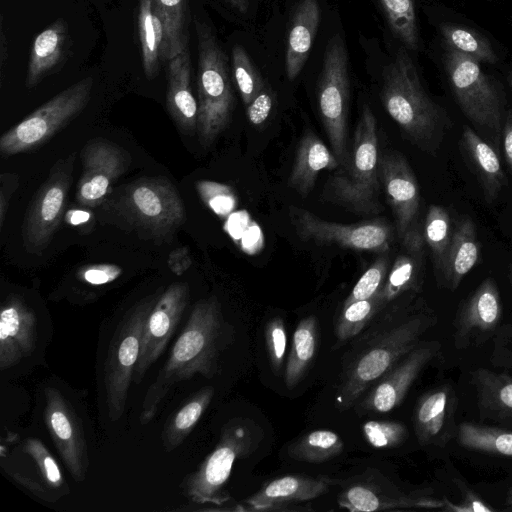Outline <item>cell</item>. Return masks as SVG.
I'll list each match as a JSON object with an SVG mask.
<instances>
[{"label": "cell", "instance_id": "cell-1", "mask_svg": "<svg viewBox=\"0 0 512 512\" xmlns=\"http://www.w3.org/2000/svg\"><path fill=\"white\" fill-rule=\"evenodd\" d=\"M224 328L221 307L215 296L201 299L194 305L168 360L147 389L140 412L141 424H147L155 417L161 402L175 384L195 374L206 378L215 375Z\"/></svg>", "mask_w": 512, "mask_h": 512}, {"label": "cell", "instance_id": "cell-2", "mask_svg": "<svg viewBox=\"0 0 512 512\" xmlns=\"http://www.w3.org/2000/svg\"><path fill=\"white\" fill-rule=\"evenodd\" d=\"M381 99L387 113L414 146L430 155L439 151L452 120L426 93L413 61L402 48L383 70Z\"/></svg>", "mask_w": 512, "mask_h": 512}, {"label": "cell", "instance_id": "cell-3", "mask_svg": "<svg viewBox=\"0 0 512 512\" xmlns=\"http://www.w3.org/2000/svg\"><path fill=\"white\" fill-rule=\"evenodd\" d=\"M437 323L424 301L363 351L349 368L340 391V408H350L368 389L412 351L421 337Z\"/></svg>", "mask_w": 512, "mask_h": 512}, {"label": "cell", "instance_id": "cell-4", "mask_svg": "<svg viewBox=\"0 0 512 512\" xmlns=\"http://www.w3.org/2000/svg\"><path fill=\"white\" fill-rule=\"evenodd\" d=\"M379 193L377 122L372 110L365 105L348 160L330 177L325 196L354 213L376 214L383 209Z\"/></svg>", "mask_w": 512, "mask_h": 512}, {"label": "cell", "instance_id": "cell-5", "mask_svg": "<svg viewBox=\"0 0 512 512\" xmlns=\"http://www.w3.org/2000/svg\"><path fill=\"white\" fill-rule=\"evenodd\" d=\"M198 43V121L197 132L203 147H209L228 126L234 96L227 57L211 28L195 24Z\"/></svg>", "mask_w": 512, "mask_h": 512}, {"label": "cell", "instance_id": "cell-6", "mask_svg": "<svg viewBox=\"0 0 512 512\" xmlns=\"http://www.w3.org/2000/svg\"><path fill=\"white\" fill-rule=\"evenodd\" d=\"M479 63L446 47L445 69L460 110L497 148L505 118L504 100L496 82L483 72Z\"/></svg>", "mask_w": 512, "mask_h": 512}, {"label": "cell", "instance_id": "cell-7", "mask_svg": "<svg viewBox=\"0 0 512 512\" xmlns=\"http://www.w3.org/2000/svg\"><path fill=\"white\" fill-rule=\"evenodd\" d=\"M110 202L132 227L159 240H168L186 220L183 201L165 177L137 179Z\"/></svg>", "mask_w": 512, "mask_h": 512}, {"label": "cell", "instance_id": "cell-8", "mask_svg": "<svg viewBox=\"0 0 512 512\" xmlns=\"http://www.w3.org/2000/svg\"><path fill=\"white\" fill-rule=\"evenodd\" d=\"M158 298L150 296L132 306L115 329L104 364V388L108 416L118 420L124 413L134 377L146 320Z\"/></svg>", "mask_w": 512, "mask_h": 512}, {"label": "cell", "instance_id": "cell-9", "mask_svg": "<svg viewBox=\"0 0 512 512\" xmlns=\"http://www.w3.org/2000/svg\"><path fill=\"white\" fill-rule=\"evenodd\" d=\"M93 88L83 78L42 104L0 138V154L9 157L35 150L76 118L87 106Z\"/></svg>", "mask_w": 512, "mask_h": 512}, {"label": "cell", "instance_id": "cell-10", "mask_svg": "<svg viewBox=\"0 0 512 512\" xmlns=\"http://www.w3.org/2000/svg\"><path fill=\"white\" fill-rule=\"evenodd\" d=\"M349 60L341 35L327 43L318 84V109L331 151L339 166L345 165L348 148Z\"/></svg>", "mask_w": 512, "mask_h": 512}, {"label": "cell", "instance_id": "cell-11", "mask_svg": "<svg viewBox=\"0 0 512 512\" xmlns=\"http://www.w3.org/2000/svg\"><path fill=\"white\" fill-rule=\"evenodd\" d=\"M255 442L251 426L245 420L233 419L221 432L215 449L203 460L198 469L183 481V492L195 503L220 505L228 499L224 487L234 462L247 456Z\"/></svg>", "mask_w": 512, "mask_h": 512}, {"label": "cell", "instance_id": "cell-12", "mask_svg": "<svg viewBox=\"0 0 512 512\" xmlns=\"http://www.w3.org/2000/svg\"><path fill=\"white\" fill-rule=\"evenodd\" d=\"M288 214L299 238L317 244H335L382 254L390 251L394 239L393 228L384 219L341 224L324 220L311 211L293 205L289 206Z\"/></svg>", "mask_w": 512, "mask_h": 512}, {"label": "cell", "instance_id": "cell-13", "mask_svg": "<svg viewBox=\"0 0 512 512\" xmlns=\"http://www.w3.org/2000/svg\"><path fill=\"white\" fill-rule=\"evenodd\" d=\"M75 153L59 159L36 192L22 226L23 246L29 253H41L57 230L73 180Z\"/></svg>", "mask_w": 512, "mask_h": 512}, {"label": "cell", "instance_id": "cell-14", "mask_svg": "<svg viewBox=\"0 0 512 512\" xmlns=\"http://www.w3.org/2000/svg\"><path fill=\"white\" fill-rule=\"evenodd\" d=\"M1 459L3 471L43 501L56 502L70 492L56 460L37 438L19 441Z\"/></svg>", "mask_w": 512, "mask_h": 512}, {"label": "cell", "instance_id": "cell-15", "mask_svg": "<svg viewBox=\"0 0 512 512\" xmlns=\"http://www.w3.org/2000/svg\"><path fill=\"white\" fill-rule=\"evenodd\" d=\"M503 313L496 280L486 277L460 304L453 321L456 349L476 347L492 339L500 327Z\"/></svg>", "mask_w": 512, "mask_h": 512}, {"label": "cell", "instance_id": "cell-16", "mask_svg": "<svg viewBox=\"0 0 512 512\" xmlns=\"http://www.w3.org/2000/svg\"><path fill=\"white\" fill-rule=\"evenodd\" d=\"M44 395L47 430L69 473L75 481L81 482L89 464L82 422L59 389L49 386Z\"/></svg>", "mask_w": 512, "mask_h": 512}, {"label": "cell", "instance_id": "cell-17", "mask_svg": "<svg viewBox=\"0 0 512 512\" xmlns=\"http://www.w3.org/2000/svg\"><path fill=\"white\" fill-rule=\"evenodd\" d=\"M83 171L76 200L86 207L100 205L113 183L129 168L131 157L122 147L102 138L88 141L82 152Z\"/></svg>", "mask_w": 512, "mask_h": 512}, {"label": "cell", "instance_id": "cell-18", "mask_svg": "<svg viewBox=\"0 0 512 512\" xmlns=\"http://www.w3.org/2000/svg\"><path fill=\"white\" fill-rule=\"evenodd\" d=\"M188 300L189 286L185 282L172 283L156 300L145 323L133 377L135 382L141 381L151 365L165 350L177 329Z\"/></svg>", "mask_w": 512, "mask_h": 512}, {"label": "cell", "instance_id": "cell-19", "mask_svg": "<svg viewBox=\"0 0 512 512\" xmlns=\"http://www.w3.org/2000/svg\"><path fill=\"white\" fill-rule=\"evenodd\" d=\"M440 348L438 341H421L370 388L360 408L378 413L396 408L421 371L439 354Z\"/></svg>", "mask_w": 512, "mask_h": 512}, {"label": "cell", "instance_id": "cell-20", "mask_svg": "<svg viewBox=\"0 0 512 512\" xmlns=\"http://www.w3.org/2000/svg\"><path fill=\"white\" fill-rule=\"evenodd\" d=\"M379 178L395 219L397 236L416 226L420 207V188L417 178L403 154L384 153L379 158Z\"/></svg>", "mask_w": 512, "mask_h": 512}, {"label": "cell", "instance_id": "cell-21", "mask_svg": "<svg viewBox=\"0 0 512 512\" xmlns=\"http://www.w3.org/2000/svg\"><path fill=\"white\" fill-rule=\"evenodd\" d=\"M36 339L35 312L18 295L7 296L0 311V369H9L29 357Z\"/></svg>", "mask_w": 512, "mask_h": 512}, {"label": "cell", "instance_id": "cell-22", "mask_svg": "<svg viewBox=\"0 0 512 512\" xmlns=\"http://www.w3.org/2000/svg\"><path fill=\"white\" fill-rule=\"evenodd\" d=\"M456 410L457 395L448 384L438 386L422 395L413 414L418 442L423 446H445L457 433Z\"/></svg>", "mask_w": 512, "mask_h": 512}, {"label": "cell", "instance_id": "cell-23", "mask_svg": "<svg viewBox=\"0 0 512 512\" xmlns=\"http://www.w3.org/2000/svg\"><path fill=\"white\" fill-rule=\"evenodd\" d=\"M401 240L400 252L391 265L381 289L384 304L405 294H418L422 289L426 264L423 232L415 226Z\"/></svg>", "mask_w": 512, "mask_h": 512}, {"label": "cell", "instance_id": "cell-24", "mask_svg": "<svg viewBox=\"0 0 512 512\" xmlns=\"http://www.w3.org/2000/svg\"><path fill=\"white\" fill-rule=\"evenodd\" d=\"M332 480L326 477L287 475L276 478L247 498L248 511H286L299 502L309 501L327 493Z\"/></svg>", "mask_w": 512, "mask_h": 512}, {"label": "cell", "instance_id": "cell-25", "mask_svg": "<svg viewBox=\"0 0 512 512\" xmlns=\"http://www.w3.org/2000/svg\"><path fill=\"white\" fill-rule=\"evenodd\" d=\"M459 149L481 188L485 202L494 203L508 184L494 147L469 125H463Z\"/></svg>", "mask_w": 512, "mask_h": 512}, {"label": "cell", "instance_id": "cell-26", "mask_svg": "<svg viewBox=\"0 0 512 512\" xmlns=\"http://www.w3.org/2000/svg\"><path fill=\"white\" fill-rule=\"evenodd\" d=\"M70 46L66 20L59 18L41 31L31 46L25 86L32 89L59 71L69 55Z\"/></svg>", "mask_w": 512, "mask_h": 512}, {"label": "cell", "instance_id": "cell-27", "mask_svg": "<svg viewBox=\"0 0 512 512\" xmlns=\"http://www.w3.org/2000/svg\"><path fill=\"white\" fill-rule=\"evenodd\" d=\"M191 59L188 48L168 61L167 109L184 134L197 131L198 102L191 90Z\"/></svg>", "mask_w": 512, "mask_h": 512}, {"label": "cell", "instance_id": "cell-28", "mask_svg": "<svg viewBox=\"0 0 512 512\" xmlns=\"http://www.w3.org/2000/svg\"><path fill=\"white\" fill-rule=\"evenodd\" d=\"M339 162L333 152L312 131L304 133L297 146L288 184L298 194L307 196L323 170H334Z\"/></svg>", "mask_w": 512, "mask_h": 512}, {"label": "cell", "instance_id": "cell-29", "mask_svg": "<svg viewBox=\"0 0 512 512\" xmlns=\"http://www.w3.org/2000/svg\"><path fill=\"white\" fill-rule=\"evenodd\" d=\"M481 244L477 227L469 217H463L455 226L448 251L445 271L439 287L449 291L458 289L462 280L480 259Z\"/></svg>", "mask_w": 512, "mask_h": 512}, {"label": "cell", "instance_id": "cell-30", "mask_svg": "<svg viewBox=\"0 0 512 512\" xmlns=\"http://www.w3.org/2000/svg\"><path fill=\"white\" fill-rule=\"evenodd\" d=\"M320 20L318 0H300L294 10L288 34L285 67L289 80L301 72L311 49Z\"/></svg>", "mask_w": 512, "mask_h": 512}, {"label": "cell", "instance_id": "cell-31", "mask_svg": "<svg viewBox=\"0 0 512 512\" xmlns=\"http://www.w3.org/2000/svg\"><path fill=\"white\" fill-rule=\"evenodd\" d=\"M338 504L352 512H372L409 508L444 509L445 501L406 494L387 495L375 487L355 484L340 495Z\"/></svg>", "mask_w": 512, "mask_h": 512}, {"label": "cell", "instance_id": "cell-32", "mask_svg": "<svg viewBox=\"0 0 512 512\" xmlns=\"http://www.w3.org/2000/svg\"><path fill=\"white\" fill-rule=\"evenodd\" d=\"M479 410L485 417L512 422V377L485 368L471 372Z\"/></svg>", "mask_w": 512, "mask_h": 512}, {"label": "cell", "instance_id": "cell-33", "mask_svg": "<svg viewBox=\"0 0 512 512\" xmlns=\"http://www.w3.org/2000/svg\"><path fill=\"white\" fill-rule=\"evenodd\" d=\"M318 321L315 316L302 319L293 334L291 349L284 369V381L293 389L310 367L317 349Z\"/></svg>", "mask_w": 512, "mask_h": 512}, {"label": "cell", "instance_id": "cell-34", "mask_svg": "<svg viewBox=\"0 0 512 512\" xmlns=\"http://www.w3.org/2000/svg\"><path fill=\"white\" fill-rule=\"evenodd\" d=\"M213 395V387L201 388L166 421L161 436L166 452H171L183 443L208 408Z\"/></svg>", "mask_w": 512, "mask_h": 512}, {"label": "cell", "instance_id": "cell-35", "mask_svg": "<svg viewBox=\"0 0 512 512\" xmlns=\"http://www.w3.org/2000/svg\"><path fill=\"white\" fill-rule=\"evenodd\" d=\"M422 232L431 255L434 275L439 287L443 279L453 234L450 212L441 205H430Z\"/></svg>", "mask_w": 512, "mask_h": 512}, {"label": "cell", "instance_id": "cell-36", "mask_svg": "<svg viewBox=\"0 0 512 512\" xmlns=\"http://www.w3.org/2000/svg\"><path fill=\"white\" fill-rule=\"evenodd\" d=\"M154 12L163 29L162 61L188 48L187 0H154Z\"/></svg>", "mask_w": 512, "mask_h": 512}, {"label": "cell", "instance_id": "cell-37", "mask_svg": "<svg viewBox=\"0 0 512 512\" xmlns=\"http://www.w3.org/2000/svg\"><path fill=\"white\" fill-rule=\"evenodd\" d=\"M153 2L154 0H139L137 11L142 65L146 77L150 80L159 73L163 48V29L154 12Z\"/></svg>", "mask_w": 512, "mask_h": 512}, {"label": "cell", "instance_id": "cell-38", "mask_svg": "<svg viewBox=\"0 0 512 512\" xmlns=\"http://www.w3.org/2000/svg\"><path fill=\"white\" fill-rule=\"evenodd\" d=\"M457 438L459 444L467 449L512 457L511 430L462 422L457 428Z\"/></svg>", "mask_w": 512, "mask_h": 512}, {"label": "cell", "instance_id": "cell-39", "mask_svg": "<svg viewBox=\"0 0 512 512\" xmlns=\"http://www.w3.org/2000/svg\"><path fill=\"white\" fill-rule=\"evenodd\" d=\"M341 437L334 431L318 429L303 435L289 448V456L297 461L322 463L328 461L343 451Z\"/></svg>", "mask_w": 512, "mask_h": 512}, {"label": "cell", "instance_id": "cell-40", "mask_svg": "<svg viewBox=\"0 0 512 512\" xmlns=\"http://www.w3.org/2000/svg\"><path fill=\"white\" fill-rule=\"evenodd\" d=\"M441 34L448 46L478 62L489 64L497 62V55L490 42L479 33L458 25L443 24Z\"/></svg>", "mask_w": 512, "mask_h": 512}, {"label": "cell", "instance_id": "cell-41", "mask_svg": "<svg viewBox=\"0 0 512 512\" xmlns=\"http://www.w3.org/2000/svg\"><path fill=\"white\" fill-rule=\"evenodd\" d=\"M385 305L381 291L373 297L365 300L355 301L341 310L336 325V337L343 342L355 337L372 319L375 313Z\"/></svg>", "mask_w": 512, "mask_h": 512}, {"label": "cell", "instance_id": "cell-42", "mask_svg": "<svg viewBox=\"0 0 512 512\" xmlns=\"http://www.w3.org/2000/svg\"><path fill=\"white\" fill-rule=\"evenodd\" d=\"M394 35L409 49L418 47L413 0H379Z\"/></svg>", "mask_w": 512, "mask_h": 512}, {"label": "cell", "instance_id": "cell-43", "mask_svg": "<svg viewBox=\"0 0 512 512\" xmlns=\"http://www.w3.org/2000/svg\"><path fill=\"white\" fill-rule=\"evenodd\" d=\"M232 70L242 101L248 106L264 88V82L240 45H235L232 49Z\"/></svg>", "mask_w": 512, "mask_h": 512}, {"label": "cell", "instance_id": "cell-44", "mask_svg": "<svg viewBox=\"0 0 512 512\" xmlns=\"http://www.w3.org/2000/svg\"><path fill=\"white\" fill-rule=\"evenodd\" d=\"M390 267L388 252L380 254L356 282L343 307L378 294L386 281Z\"/></svg>", "mask_w": 512, "mask_h": 512}, {"label": "cell", "instance_id": "cell-45", "mask_svg": "<svg viewBox=\"0 0 512 512\" xmlns=\"http://www.w3.org/2000/svg\"><path fill=\"white\" fill-rule=\"evenodd\" d=\"M366 441L377 449H390L401 445L408 437L406 426L398 421L370 420L362 426Z\"/></svg>", "mask_w": 512, "mask_h": 512}, {"label": "cell", "instance_id": "cell-46", "mask_svg": "<svg viewBox=\"0 0 512 512\" xmlns=\"http://www.w3.org/2000/svg\"><path fill=\"white\" fill-rule=\"evenodd\" d=\"M196 190L205 205L221 218L228 217L237 207L235 191L229 185L200 180L196 182Z\"/></svg>", "mask_w": 512, "mask_h": 512}, {"label": "cell", "instance_id": "cell-47", "mask_svg": "<svg viewBox=\"0 0 512 512\" xmlns=\"http://www.w3.org/2000/svg\"><path fill=\"white\" fill-rule=\"evenodd\" d=\"M267 355L273 372L279 375L286 352L287 336L281 317L269 320L264 330Z\"/></svg>", "mask_w": 512, "mask_h": 512}, {"label": "cell", "instance_id": "cell-48", "mask_svg": "<svg viewBox=\"0 0 512 512\" xmlns=\"http://www.w3.org/2000/svg\"><path fill=\"white\" fill-rule=\"evenodd\" d=\"M492 340L491 364L499 368L512 369V324L500 325Z\"/></svg>", "mask_w": 512, "mask_h": 512}, {"label": "cell", "instance_id": "cell-49", "mask_svg": "<svg viewBox=\"0 0 512 512\" xmlns=\"http://www.w3.org/2000/svg\"><path fill=\"white\" fill-rule=\"evenodd\" d=\"M122 274V268L114 264H93L81 267L77 272L80 281L101 286L112 283Z\"/></svg>", "mask_w": 512, "mask_h": 512}, {"label": "cell", "instance_id": "cell-50", "mask_svg": "<svg viewBox=\"0 0 512 512\" xmlns=\"http://www.w3.org/2000/svg\"><path fill=\"white\" fill-rule=\"evenodd\" d=\"M272 106V94L264 87L247 106V116L250 123L255 126L263 124L269 117Z\"/></svg>", "mask_w": 512, "mask_h": 512}, {"label": "cell", "instance_id": "cell-51", "mask_svg": "<svg viewBox=\"0 0 512 512\" xmlns=\"http://www.w3.org/2000/svg\"><path fill=\"white\" fill-rule=\"evenodd\" d=\"M19 177L12 172H3L0 175V229L3 228L9 203L13 193L17 190Z\"/></svg>", "mask_w": 512, "mask_h": 512}, {"label": "cell", "instance_id": "cell-52", "mask_svg": "<svg viewBox=\"0 0 512 512\" xmlns=\"http://www.w3.org/2000/svg\"><path fill=\"white\" fill-rule=\"evenodd\" d=\"M462 491L463 501L459 505H454L449 501H445L444 510H450L455 512H491L492 508L487 506L481 501L477 495H475L468 488H460Z\"/></svg>", "mask_w": 512, "mask_h": 512}, {"label": "cell", "instance_id": "cell-53", "mask_svg": "<svg viewBox=\"0 0 512 512\" xmlns=\"http://www.w3.org/2000/svg\"><path fill=\"white\" fill-rule=\"evenodd\" d=\"M192 264L189 251L186 247L173 250L168 258V265L176 275L183 274Z\"/></svg>", "mask_w": 512, "mask_h": 512}, {"label": "cell", "instance_id": "cell-54", "mask_svg": "<svg viewBox=\"0 0 512 512\" xmlns=\"http://www.w3.org/2000/svg\"><path fill=\"white\" fill-rule=\"evenodd\" d=\"M503 152L506 163L512 172V111L505 114L502 128Z\"/></svg>", "mask_w": 512, "mask_h": 512}, {"label": "cell", "instance_id": "cell-55", "mask_svg": "<svg viewBox=\"0 0 512 512\" xmlns=\"http://www.w3.org/2000/svg\"><path fill=\"white\" fill-rule=\"evenodd\" d=\"M3 15L0 18V67L4 68L6 60L8 58V40L5 35L4 25H3Z\"/></svg>", "mask_w": 512, "mask_h": 512}, {"label": "cell", "instance_id": "cell-56", "mask_svg": "<svg viewBox=\"0 0 512 512\" xmlns=\"http://www.w3.org/2000/svg\"><path fill=\"white\" fill-rule=\"evenodd\" d=\"M66 220L70 224L79 225L89 220V214L85 211L79 210L69 211V213L66 216Z\"/></svg>", "mask_w": 512, "mask_h": 512}, {"label": "cell", "instance_id": "cell-57", "mask_svg": "<svg viewBox=\"0 0 512 512\" xmlns=\"http://www.w3.org/2000/svg\"><path fill=\"white\" fill-rule=\"evenodd\" d=\"M226 1L240 13H245L248 9V0H226Z\"/></svg>", "mask_w": 512, "mask_h": 512}, {"label": "cell", "instance_id": "cell-58", "mask_svg": "<svg viewBox=\"0 0 512 512\" xmlns=\"http://www.w3.org/2000/svg\"><path fill=\"white\" fill-rule=\"evenodd\" d=\"M507 277H508L509 283L512 287V262H510V264L508 265Z\"/></svg>", "mask_w": 512, "mask_h": 512}, {"label": "cell", "instance_id": "cell-59", "mask_svg": "<svg viewBox=\"0 0 512 512\" xmlns=\"http://www.w3.org/2000/svg\"><path fill=\"white\" fill-rule=\"evenodd\" d=\"M508 81H509V84H510V86L512 88V72H510V74H509Z\"/></svg>", "mask_w": 512, "mask_h": 512}, {"label": "cell", "instance_id": "cell-60", "mask_svg": "<svg viewBox=\"0 0 512 512\" xmlns=\"http://www.w3.org/2000/svg\"><path fill=\"white\" fill-rule=\"evenodd\" d=\"M508 501H509V503L512 505V490H511V491H510V493H509Z\"/></svg>", "mask_w": 512, "mask_h": 512}]
</instances>
